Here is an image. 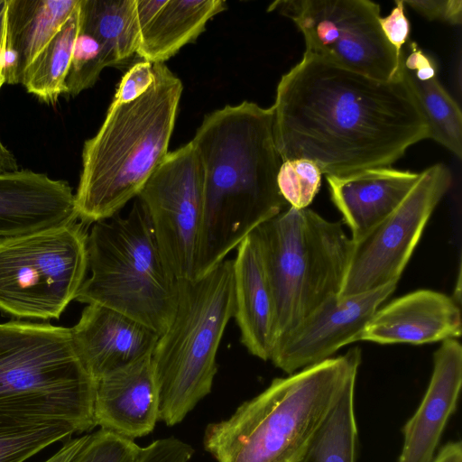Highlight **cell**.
<instances>
[{
	"label": "cell",
	"mask_w": 462,
	"mask_h": 462,
	"mask_svg": "<svg viewBox=\"0 0 462 462\" xmlns=\"http://www.w3.org/2000/svg\"><path fill=\"white\" fill-rule=\"evenodd\" d=\"M273 108L282 162L306 159L326 176L391 167L430 138L403 67L380 80L303 54L282 77Z\"/></svg>",
	"instance_id": "1"
},
{
	"label": "cell",
	"mask_w": 462,
	"mask_h": 462,
	"mask_svg": "<svg viewBox=\"0 0 462 462\" xmlns=\"http://www.w3.org/2000/svg\"><path fill=\"white\" fill-rule=\"evenodd\" d=\"M7 37V0H0V45Z\"/></svg>",
	"instance_id": "40"
},
{
	"label": "cell",
	"mask_w": 462,
	"mask_h": 462,
	"mask_svg": "<svg viewBox=\"0 0 462 462\" xmlns=\"http://www.w3.org/2000/svg\"><path fill=\"white\" fill-rule=\"evenodd\" d=\"M154 72L152 63L142 60L135 63L122 78L113 103H129L143 96L152 85Z\"/></svg>",
	"instance_id": "32"
},
{
	"label": "cell",
	"mask_w": 462,
	"mask_h": 462,
	"mask_svg": "<svg viewBox=\"0 0 462 462\" xmlns=\"http://www.w3.org/2000/svg\"><path fill=\"white\" fill-rule=\"evenodd\" d=\"M86 224L0 241V310L20 319H58L88 273Z\"/></svg>",
	"instance_id": "9"
},
{
	"label": "cell",
	"mask_w": 462,
	"mask_h": 462,
	"mask_svg": "<svg viewBox=\"0 0 462 462\" xmlns=\"http://www.w3.org/2000/svg\"><path fill=\"white\" fill-rule=\"evenodd\" d=\"M139 449L133 439L99 429L87 435L69 462H133Z\"/></svg>",
	"instance_id": "30"
},
{
	"label": "cell",
	"mask_w": 462,
	"mask_h": 462,
	"mask_svg": "<svg viewBox=\"0 0 462 462\" xmlns=\"http://www.w3.org/2000/svg\"><path fill=\"white\" fill-rule=\"evenodd\" d=\"M234 263L235 315L247 351L271 359L275 342V308L263 257L254 235L236 247Z\"/></svg>",
	"instance_id": "20"
},
{
	"label": "cell",
	"mask_w": 462,
	"mask_h": 462,
	"mask_svg": "<svg viewBox=\"0 0 462 462\" xmlns=\"http://www.w3.org/2000/svg\"><path fill=\"white\" fill-rule=\"evenodd\" d=\"M356 381L346 383L299 462H356Z\"/></svg>",
	"instance_id": "26"
},
{
	"label": "cell",
	"mask_w": 462,
	"mask_h": 462,
	"mask_svg": "<svg viewBox=\"0 0 462 462\" xmlns=\"http://www.w3.org/2000/svg\"><path fill=\"white\" fill-rule=\"evenodd\" d=\"M410 53L403 57L404 69L417 80L427 81L436 78V64L432 58L424 53L418 45L409 44ZM404 51V50H403Z\"/></svg>",
	"instance_id": "35"
},
{
	"label": "cell",
	"mask_w": 462,
	"mask_h": 462,
	"mask_svg": "<svg viewBox=\"0 0 462 462\" xmlns=\"http://www.w3.org/2000/svg\"><path fill=\"white\" fill-rule=\"evenodd\" d=\"M326 177L331 200L356 244L402 203L420 172L380 167L346 176Z\"/></svg>",
	"instance_id": "19"
},
{
	"label": "cell",
	"mask_w": 462,
	"mask_h": 462,
	"mask_svg": "<svg viewBox=\"0 0 462 462\" xmlns=\"http://www.w3.org/2000/svg\"><path fill=\"white\" fill-rule=\"evenodd\" d=\"M273 108L244 101L207 115L191 140L204 178V222L196 278L258 226L289 205L277 175L282 160L273 133Z\"/></svg>",
	"instance_id": "2"
},
{
	"label": "cell",
	"mask_w": 462,
	"mask_h": 462,
	"mask_svg": "<svg viewBox=\"0 0 462 462\" xmlns=\"http://www.w3.org/2000/svg\"><path fill=\"white\" fill-rule=\"evenodd\" d=\"M193 448L175 438L159 439L140 449L133 462H189Z\"/></svg>",
	"instance_id": "31"
},
{
	"label": "cell",
	"mask_w": 462,
	"mask_h": 462,
	"mask_svg": "<svg viewBox=\"0 0 462 462\" xmlns=\"http://www.w3.org/2000/svg\"><path fill=\"white\" fill-rule=\"evenodd\" d=\"M79 31V2L77 8L48 44L26 69L22 85L48 105L67 95L66 79Z\"/></svg>",
	"instance_id": "25"
},
{
	"label": "cell",
	"mask_w": 462,
	"mask_h": 462,
	"mask_svg": "<svg viewBox=\"0 0 462 462\" xmlns=\"http://www.w3.org/2000/svg\"><path fill=\"white\" fill-rule=\"evenodd\" d=\"M76 432L80 429L67 419L0 405V462H24Z\"/></svg>",
	"instance_id": "24"
},
{
	"label": "cell",
	"mask_w": 462,
	"mask_h": 462,
	"mask_svg": "<svg viewBox=\"0 0 462 462\" xmlns=\"http://www.w3.org/2000/svg\"><path fill=\"white\" fill-rule=\"evenodd\" d=\"M290 18L304 37V54L380 80L402 71L384 37L380 5L369 0H279L268 6Z\"/></svg>",
	"instance_id": "10"
},
{
	"label": "cell",
	"mask_w": 462,
	"mask_h": 462,
	"mask_svg": "<svg viewBox=\"0 0 462 462\" xmlns=\"http://www.w3.org/2000/svg\"><path fill=\"white\" fill-rule=\"evenodd\" d=\"M398 282L351 297L329 298L274 345L270 361L291 374L316 365L346 345L360 340L374 312Z\"/></svg>",
	"instance_id": "13"
},
{
	"label": "cell",
	"mask_w": 462,
	"mask_h": 462,
	"mask_svg": "<svg viewBox=\"0 0 462 462\" xmlns=\"http://www.w3.org/2000/svg\"><path fill=\"white\" fill-rule=\"evenodd\" d=\"M459 303L439 291L421 289L379 308L360 340L382 345H423L459 337Z\"/></svg>",
	"instance_id": "16"
},
{
	"label": "cell",
	"mask_w": 462,
	"mask_h": 462,
	"mask_svg": "<svg viewBox=\"0 0 462 462\" xmlns=\"http://www.w3.org/2000/svg\"><path fill=\"white\" fill-rule=\"evenodd\" d=\"M404 70L426 117L430 139L461 159L462 114L459 106L437 77L427 81H419L405 69Z\"/></svg>",
	"instance_id": "27"
},
{
	"label": "cell",
	"mask_w": 462,
	"mask_h": 462,
	"mask_svg": "<svg viewBox=\"0 0 462 462\" xmlns=\"http://www.w3.org/2000/svg\"><path fill=\"white\" fill-rule=\"evenodd\" d=\"M87 435L69 439L62 447L44 462H69L87 439Z\"/></svg>",
	"instance_id": "38"
},
{
	"label": "cell",
	"mask_w": 462,
	"mask_h": 462,
	"mask_svg": "<svg viewBox=\"0 0 462 462\" xmlns=\"http://www.w3.org/2000/svg\"><path fill=\"white\" fill-rule=\"evenodd\" d=\"M360 364L356 346L273 379L229 418L208 424L204 448L217 462H299Z\"/></svg>",
	"instance_id": "4"
},
{
	"label": "cell",
	"mask_w": 462,
	"mask_h": 462,
	"mask_svg": "<svg viewBox=\"0 0 462 462\" xmlns=\"http://www.w3.org/2000/svg\"><path fill=\"white\" fill-rule=\"evenodd\" d=\"M164 0H136L137 18L141 31L154 17Z\"/></svg>",
	"instance_id": "37"
},
{
	"label": "cell",
	"mask_w": 462,
	"mask_h": 462,
	"mask_svg": "<svg viewBox=\"0 0 462 462\" xmlns=\"http://www.w3.org/2000/svg\"><path fill=\"white\" fill-rule=\"evenodd\" d=\"M433 462H462V447L459 441L446 444Z\"/></svg>",
	"instance_id": "39"
},
{
	"label": "cell",
	"mask_w": 462,
	"mask_h": 462,
	"mask_svg": "<svg viewBox=\"0 0 462 462\" xmlns=\"http://www.w3.org/2000/svg\"><path fill=\"white\" fill-rule=\"evenodd\" d=\"M154 81L129 103H111L97 133L84 143L75 194L80 222L118 214L168 154L183 85L164 63H152Z\"/></svg>",
	"instance_id": "3"
},
{
	"label": "cell",
	"mask_w": 462,
	"mask_h": 462,
	"mask_svg": "<svg viewBox=\"0 0 462 462\" xmlns=\"http://www.w3.org/2000/svg\"><path fill=\"white\" fill-rule=\"evenodd\" d=\"M451 184V172L443 163H436L420 172L402 203L362 240L354 244L338 298L398 282L431 214Z\"/></svg>",
	"instance_id": "12"
},
{
	"label": "cell",
	"mask_w": 462,
	"mask_h": 462,
	"mask_svg": "<svg viewBox=\"0 0 462 462\" xmlns=\"http://www.w3.org/2000/svg\"><path fill=\"white\" fill-rule=\"evenodd\" d=\"M106 67L100 43L91 34L79 30L66 79L67 95L76 97L92 88Z\"/></svg>",
	"instance_id": "29"
},
{
	"label": "cell",
	"mask_w": 462,
	"mask_h": 462,
	"mask_svg": "<svg viewBox=\"0 0 462 462\" xmlns=\"http://www.w3.org/2000/svg\"><path fill=\"white\" fill-rule=\"evenodd\" d=\"M79 0H7V43L23 74L77 8Z\"/></svg>",
	"instance_id": "22"
},
{
	"label": "cell",
	"mask_w": 462,
	"mask_h": 462,
	"mask_svg": "<svg viewBox=\"0 0 462 462\" xmlns=\"http://www.w3.org/2000/svg\"><path fill=\"white\" fill-rule=\"evenodd\" d=\"M321 175L318 165L311 161H283L277 175L278 189L289 207L307 208L319 189Z\"/></svg>",
	"instance_id": "28"
},
{
	"label": "cell",
	"mask_w": 462,
	"mask_h": 462,
	"mask_svg": "<svg viewBox=\"0 0 462 462\" xmlns=\"http://www.w3.org/2000/svg\"><path fill=\"white\" fill-rule=\"evenodd\" d=\"M226 8L223 0H164L141 31L137 54L151 63H164L194 42L205 31L208 21Z\"/></svg>",
	"instance_id": "21"
},
{
	"label": "cell",
	"mask_w": 462,
	"mask_h": 462,
	"mask_svg": "<svg viewBox=\"0 0 462 462\" xmlns=\"http://www.w3.org/2000/svg\"><path fill=\"white\" fill-rule=\"evenodd\" d=\"M96 385L70 328L0 323V405L64 418L88 432L96 427Z\"/></svg>",
	"instance_id": "8"
},
{
	"label": "cell",
	"mask_w": 462,
	"mask_h": 462,
	"mask_svg": "<svg viewBox=\"0 0 462 462\" xmlns=\"http://www.w3.org/2000/svg\"><path fill=\"white\" fill-rule=\"evenodd\" d=\"M5 41L0 45V90L5 84L2 64V51L6 43ZM19 170L17 160L14 154L2 143L0 139V173Z\"/></svg>",
	"instance_id": "36"
},
{
	"label": "cell",
	"mask_w": 462,
	"mask_h": 462,
	"mask_svg": "<svg viewBox=\"0 0 462 462\" xmlns=\"http://www.w3.org/2000/svg\"><path fill=\"white\" fill-rule=\"evenodd\" d=\"M96 426L133 439L150 434L159 420L151 356L97 380Z\"/></svg>",
	"instance_id": "17"
},
{
	"label": "cell",
	"mask_w": 462,
	"mask_h": 462,
	"mask_svg": "<svg viewBox=\"0 0 462 462\" xmlns=\"http://www.w3.org/2000/svg\"><path fill=\"white\" fill-rule=\"evenodd\" d=\"M79 30L100 43L106 67L121 64L140 45L136 0H79Z\"/></svg>",
	"instance_id": "23"
},
{
	"label": "cell",
	"mask_w": 462,
	"mask_h": 462,
	"mask_svg": "<svg viewBox=\"0 0 462 462\" xmlns=\"http://www.w3.org/2000/svg\"><path fill=\"white\" fill-rule=\"evenodd\" d=\"M70 329L78 354L96 381L151 356L159 338L144 324L98 304H88Z\"/></svg>",
	"instance_id": "15"
},
{
	"label": "cell",
	"mask_w": 462,
	"mask_h": 462,
	"mask_svg": "<svg viewBox=\"0 0 462 462\" xmlns=\"http://www.w3.org/2000/svg\"><path fill=\"white\" fill-rule=\"evenodd\" d=\"M404 6L403 1H395V7L390 14L379 19L381 30L398 57L402 56V47L410 34V23L405 15Z\"/></svg>",
	"instance_id": "34"
},
{
	"label": "cell",
	"mask_w": 462,
	"mask_h": 462,
	"mask_svg": "<svg viewBox=\"0 0 462 462\" xmlns=\"http://www.w3.org/2000/svg\"><path fill=\"white\" fill-rule=\"evenodd\" d=\"M78 220L75 194L66 180L29 169L0 173V241Z\"/></svg>",
	"instance_id": "14"
},
{
	"label": "cell",
	"mask_w": 462,
	"mask_h": 462,
	"mask_svg": "<svg viewBox=\"0 0 462 462\" xmlns=\"http://www.w3.org/2000/svg\"><path fill=\"white\" fill-rule=\"evenodd\" d=\"M462 385V346L450 338L433 354L428 389L414 415L403 428L398 462H433L446 424L455 411Z\"/></svg>",
	"instance_id": "18"
},
{
	"label": "cell",
	"mask_w": 462,
	"mask_h": 462,
	"mask_svg": "<svg viewBox=\"0 0 462 462\" xmlns=\"http://www.w3.org/2000/svg\"><path fill=\"white\" fill-rule=\"evenodd\" d=\"M173 318L151 356L159 420L180 423L212 389L216 357L235 315L234 263L225 259L208 273L177 281Z\"/></svg>",
	"instance_id": "5"
},
{
	"label": "cell",
	"mask_w": 462,
	"mask_h": 462,
	"mask_svg": "<svg viewBox=\"0 0 462 462\" xmlns=\"http://www.w3.org/2000/svg\"><path fill=\"white\" fill-rule=\"evenodd\" d=\"M172 276L196 278L204 222V178L190 141L168 152L136 197Z\"/></svg>",
	"instance_id": "11"
},
{
	"label": "cell",
	"mask_w": 462,
	"mask_h": 462,
	"mask_svg": "<svg viewBox=\"0 0 462 462\" xmlns=\"http://www.w3.org/2000/svg\"><path fill=\"white\" fill-rule=\"evenodd\" d=\"M252 234L273 296L275 345L323 302L338 296L354 243L342 222L309 208L287 207Z\"/></svg>",
	"instance_id": "6"
},
{
	"label": "cell",
	"mask_w": 462,
	"mask_h": 462,
	"mask_svg": "<svg viewBox=\"0 0 462 462\" xmlns=\"http://www.w3.org/2000/svg\"><path fill=\"white\" fill-rule=\"evenodd\" d=\"M125 217L95 222L88 233V271L75 300L119 311L159 337L177 304V280L166 266L152 224L135 198Z\"/></svg>",
	"instance_id": "7"
},
{
	"label": "cell",
	"mask_w": 462,
	"mask_h": 462,
	"mask_svg": "<svg viewBox=\"0 0 462 462\" xmlns=\"http://www.w3.org/2000/svg\"><path fill=\"white\" fill-rule=\"evenodd\" d=\"M403 3L428 20L442 21L453 25L462 22L461 0H404Z\"/></svg>",
	"instance_id": "33"
}]
</instances>
